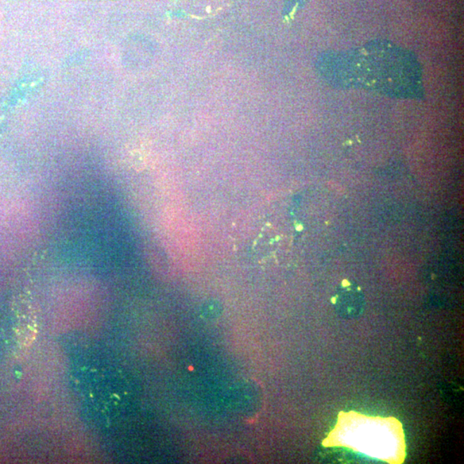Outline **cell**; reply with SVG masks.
Listing matches in <instances>:
<instances>
[{
  "mask_svg": "<svg viewBox=\"0 0 464 464\" xmlns=\"http://www.w3.org/2000/svg\"><path fill=\"white\" fill-rule=\"evenodd\" d=\"M326 442L328 446L348 447L390 463H401L405 459L404 430L394 418L342 413Z\"/></svg>",
  "mask_w": 464,
  "mask_h": 464,
  "instance_id": "obj_1",
  "label": "cell"
},
{
  "mask_svg": "<svg viewBox=\"0 0 464 464\" xmlns=\"http://www.w3.org/2000/svg\"><path fill=\"white\" fill-rule=\"evenodd\" d=\"M334 302L340 314L354 316L362 311L365 299L359 286L343 283L336 292Z\"/></svg>",
  "mask_w": 464,
  "mask_h": 464,
  "instance_id": "obj_2",
  "label": "cell"
}]
</instances>
